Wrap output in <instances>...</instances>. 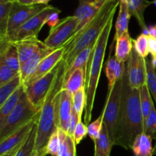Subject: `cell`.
Wrapping results in <instances>:
<instances>
[{
	"mask_svg": "<svg viewBox=\"0 0 156 156\" xmlns=\"http://www.w3.org/2000/svg\"><path fill=\"white\" fill-rule=\"evenodd\" d=\"M85 104H86V93H85V89L82 88L73 94V107L77 112L81 119L83 112L85 111Z\"/></svg>",
	"mask_w": 156,
	"mask_h": 156,
	"instance_id": "obj_33",
	"label": "cell"
},
{
	"mask_svg": "<svg viewBox=\"0 0 156 156\" xmlns=\"http://www.w3.org/2000/svg\"><path fill=\"white\" fill-rule=\"evenodd\" d=\"M132 16L129 12V4L125 2L120 1L119 4V13L117 15V21L115 24V35H114L113 43H115L118 37L123 35L128 30L130 17Z\"/></svg>",
	"mask_w": 156,
	"mask_h": 156,
	"instance_id": "obj_19",
	"label": "cell"
},
{
	"mask_svg": "<svg viewBox=\"0 0 156 156\" xmlns=\"http://www.w3.org/2000/svg\"><path fill=\"white\" fill-rule=\"evenodd\" d=\"M140 91L142 112H143V119L145 121L150 115L152 108L155 106V104H154V101L152 99L153 98H152L147 84H144L143 87H141Z\"/></svg>",
	"mask_w": 156,
	"mask_h": 156,
	"instance_id": "obj_27",
	"label": "cell"
},
{
	"mask_svg": "<svg viewBox=\"0 0 156 156\" xmlns=\"http://www.w3.org/2000/svg\"><path fill=\"white\" fill-rule=\"evenodd\" d=\"M82 119L79 118V115H78L77 112L76 111V110L74 109V107L73 106V111H72V116H71V119H70V124H69V131L67 135L70 137H72L73 139V136H74L75 129L76 128V125L79 123V122Z\"/></svg>",
	"mask_w": 156,
	"mask_h": 156,
	"instance_id": "obj_39",
	"label": "cell"
},
{
	"mask_svg": "<svg viewBox=\"0 0 156 156\" xmlns=\"http://www.w3.org/2000/svg\"><path fill=\"white\" fill-rule=\"evenodd\" d=\"M152 138L146 133L138 135L132 145L134 156H152L154 147L152 146Z\"/></svg>",
	"mask_w": 156,
	"mask_h": 156,
	"instance_id": "obj_20",
	"label": "cell"
},
{
	"mask_svg": "<svg viewBox=\"0 0 156 156\" xmlns=\"http://www.w3.org/2000/svg\"><path fill=\"white\" fill-rule=\"evenodd\" d=\"M105 2V0H79V6L74 14L78 20V25L72 39L97 15Z\"/></svg>",
	"mask_w": 156,
	"mask_h": 156,
	"instance_id": "obj_11",
	"label": "cell"
},
{
	"mask_svg": "<svg viewBox=\"0 0 156 156\" xmlns=\"http://www.w3.org/2000/svg\"><path fill=\"white\" fill-rule=\"evenodd\" d=\"M19 74V72L13 70L3 62H0V86L9 82Z\"/></svg>",
	"mask_w": 156,
	"mask_h": 156,
	"instance_id": "obj_37",
	"label": "cell"
},
{
	"mask_svg": "<svg viewBox=\"0 0 156 156\" xmlns=\"http://www.w3.org/2000/svg\"><path fill=\"white\" fill-rule=\"evenodd\" d=\"M77 25L78 20L75 15L62 18L59 24L50 28L44 44L53 50L66 46L73 37Z\"/></svg>",
	"mask_w": 156,
	"mask_h": 156,
	"instance_id": "obj_8",
	"label": "cell"
},
{
	"mask_svg": "<svg viewBox=\"0 0 156 156\" xmlns=\"http://www.w3.org/2000/svg\"><path fill=\"white\" fill-rule=\"evenodd\" d=\"M85 73L86 71L83 68L75 70L66 79H64L62 89L74 94L81 89L85 88Z\"/></svg>",
	"mask_w": 156,
	"mask_h": 156,
	"instance_id": "obj_21",
	"label": "cell"
},
{
	"mask_svg": "<svg viewBox=\"0 0 156 156\" xmlns=\"http://www.w3.org/2000/svg\"><path fill=\"white\" fill-rule=\"evenodd\" d=\"M23 142V143H24ZM22 144H21V145H18V146L15 147L14 148H12V150H10V151H9L8 152L5 153V154H0V156H16L17 153H18V151H19L20 148L21 147V145H23Z\"/></svg>",
	"mask_w": 156,
	"mask_h": 156,
	"instance_id": "obj_43",
	"label": "cell"
},
{
	"mask_svg": "<svg viewBox=\"0 0 156 156\" xmlns=\"http://www.w3.org/2000/svg\"><path fill=\"white\" fill-rule=\"evenodd\" d=\"M38 117H39V115L33 120L30 121L27 124L23 125L22 127L18 128V130L14 132L12 134L6 137L5 139L0 141V154H5L15 147L22 144L26 140V139L28 137L29 134L33 129L34 126L37 122Z\"/></svg>",
	"mask_w": 156,
	"mask_h": 156,
	"instance_id": "obj_14",
	"label": "cell"
},
{
	"mask_svg": "<svg viewBox=\"0 0 156 156\" xmlns=\"http://www.w3.org/2000/svg\"><path fill=\"white\" fill-rule=\"evenodd\" d=\"M152 4H153V2L148 0H132L129 4V12L131 15L135 17L137 20L142 28V32L143 33H145L148 29V26L146 25L144 18L145 11Z\"/></svg>",
	"mask_w": 156,
	"mask_h": 156,
	"instance_id": "obj_22",
	"label": "cell"
},
{
	"mask_svg": "<svg viewBox=\"0 0 156 156\" xmlns=\"http://www.w3.org/2000/svg\"><path fill=\"white\" fill-rule=\"evenodd\" d=\"M120 1L125 2H126V3H128V4H129V3H130V2L132 1V0H120Z\"/></svg>",
	"mask_w": 156,
	"mask_h": 156,
	"instance_id": "obj_50",
	"label": "cell"
},
{
	"mask_svg": "<svg viewBox=\"0 0 156 156\" xmlns=\"http://www.w3.org/2000/svg\"><path fill=\"white\" fill-rule=\"evenodd\" d=\"M144 34L147 35L148 36L153 37V38H156V24L149 26V27H148L147 31H146Z\"/></svg>",
	"mask_w": 156,
	"mask_h": 156,
	"instance_id": "obj_44",
	"label": "cell"
},
{
	"mask_svg": "<svg viewBox=\"0 0 156 156\" xmlns=\"http://www.w3.org/2000/svg\"><path fill=\"white\" fill-rule=\"evenodd\" d=\"M31 156H39V154H38V152L36 151V150H34Z\"/></svg>",
	"mask_w": 156,
	"mask_h": 156,
	"instance_id": "obj_49",
	"label": "cell"
},
{
	"mask_svg": "<svg viewBox=\"0 0 156 156\" xmlns=\"http://www.w3.org/2000/svg\"><path fill=\"white\" fill-rule=\"evenodd\" d=\"M21 85L22 80L19 73L13 80L0 86V105H2L9 96H12Z\"/></svg>",
	"mask_w": 156,
	"mask_h": 156,
	"instance_id": "obj_29",
	"label": "cell"
},
{
	"mask_svg": "<svg viewBox=\"0 0 156 156\" xmlns=\"http://www.w3.org/2000/svg\"><path fill=\"white\" fill-rule=\"evenodd\" d=\"M58 9V8L48 5L47 7L32 17L21 27L16 30L9 32L5 40L10 42H16L27 38L37 37L43 26L46 24L49 15L52 12L57 11Z\"/></svg>",
	"mask_w": 156,
	"mask_h": 156,
	"instance_id": "obj_7",
	"label": "cell"
},
{
	"mask_svg": "<svg viewBox=\"0 0 156 156\" xmlns=\"http://www.w3.org/2000/svg\"><path fill=\"white\" fill-rule=\"evenodd\" d=\"M87 135H88V125H85V122L80 120L76 125L74 136H73V139H74L76 145H79L83 140L84 138L86 137Z\"/></svg>",
	"mask_w": 156,
	"mask_h": 156,
	"instance_id": "obj_38",
	"label": "cell"
},
{
	"mask_svg": "<svg viewBox=\"0 0 156 156\" xmlns=\"http://www.w3.org/2000/svg\"><path fill=\"white\" fill-rule=\"evenodd\" d=\"M156 140V139H155ZM154 154H156V142H155V145L154 146Z\"/></svg>",
	"mask_w": 156,
	"mask_h": 156,
	"instance_id": "obj_51",
	"label": "cell"
},
{
	"mask_svg": "<svg viewBox=\"0 0 156 156\" xmlns=\"http://www.w3.org/2000/svg\"><path fill=\"white\" fill-rule=\"evenodd\" d=\"M94 44L88 46V47L83 49L82 51L79 52V54L75 58L73 62L71 63V64L68 67H66L65 79H66L75 70H76L78 68H83L86 71L87 65H88V61H89L90 54H91V50H92Z\"/></svg>",
	"mask_w": 156,
	"mask_h": 156,
	"instance_id": "obj_25",
	"label": "cell"
},
{
	"mask_svg": "<svg viewBox=\"0 0 156 156\" xmlns=\"http://www.w3.org/2000/svg\"><path fill=\"white\" fill-rule=\"evenodd\" d=\"M37 124L34 126L33 129L29 134L28 137L26 139L23 145L20 148L19 151L17 153L16 156H31L34 151L35 150V142H36L37 136Z\"/></svg>",
	"mask_w": 156,
	"mask_h": 156,
	"instance_id": "obj_30",
	"label": "cell"
},
{
	"mask_svg": "<svg viewBox=\"0 0 156 156\" xmlns=\"http://www.w3.org/2000/svg\"><path fill=\"white\" fill-rule=\"evenodd\" d=\"M151 58H152V64H153L154 67L156 69V55H154V56H151Z\"/></svg>",
	"mask_w": 156,
	"mask_h": 156,
	"instance_id": "obj_47",
	"label": "cell"
},
{
	"mask_svg": "<svg viewBox=\"0 0 156 156\" xmlns=\"http://www.w3.org/2000/svg\"><path fill=\"white\" fill-rule=\"evenodd\" d=\"M12 43L15 44L18 49L21 65L30 59L39 49L45 45L44 41H40L37 37L27 38Z\"/></svg>",
	"mask_w": 156,
	"mask_h": 156,
	"instance_id": "obj_15",
	"label": "cell"
},
{
	"mask_svg": "<svg viewBox=\"0 0 156 156\" xmlns=\"http://www.w3.org/2000/svg\"><path fill=\"white\" fill-rule=\"evenodd\" d=\"M50 1H51V0H34V4L48 5Z\"/></svg>",
	"mask_w": 156,
	"mask_h": 156,
	"instance_id": "obj_46",
	"label": "cell"
},
{
	"mask_svg": "<svg viewBox=\"0 0 156 156\" xmlns=\"http://www.w3.org/2000/svg\"><path fill=\"white\" fill-rule=\"evenodd\" d=\"M69 156H76V145L74 139L68 136Z\"/></svg>",
	"mask_w": 156,
	"mask_h": 156,
	"instance_id": "obj_41",
	"label": "cell"
},
{
	"mask_svg": "<svg viewBox=\"0 0 156 156\" xmlns=\"http://www.w3.org/2000/svg\"><path fill=\"white\" fill-rule=\"evenodd\" d=\"M144 133L156 139V109L152 108L149 117L144 121Z\"/></svg>",
	"mask_w": 156,
	"mask_h": 156,
	"instance_id": "obj_36",
	"label": "cell"
},
{
	"mask_svg": "<svg viewBox=\"0 0 156 156\" xmlns=\"http://www.w3.org/2000/svg\"><path fill=\"white\" fill-rule=\"evenodd\" d=\"M61 61L48 73L25 87V92L31 103L37 108H41L46 97L51 90L59 73Z\"/></svg>",
	"mask_w": 156,
	"mask_h": 156,
	"instance_id": "obj_9",
	"label": "cell"
},
{
	"mask_svg": "<svg viewBox=\"0 0 156 156\" xmlns=\"http://www.w3.org/2000/svg\"><path fill=\"white\" fill-rule=\"evenodd\" d=\"M148 41H149V54H151V56L156 55V38L148 36Z\"/></svg>",
	"mask_w": 156,
	"mask_h": 156,
	"instance_id": "obj_42",
	"label": "cell"
},
{
	"mask_svg": "<svg viewBox=\"0 0 156 156\" xmlns=\"http://www.w3.org/2000/svg\"><path fill=\"white\" fill-rule=\"evenodd\" d=\"M24 91H25V88L22 84L12 96H9L2 105H0V125L4 123L6 118L16 107L21 95Z\"/></svg>",
	"mask_w": 156,
	"mask_h": 156,
	"instance_id": "obj_24",
	"label": "cell"
},
{
	"mask_svg": "<svg viewBox=\"0 0 156 156\" xmlns=\"http://www.w3.org/2000/svg\"><path fill=\"white\" fill-rule=\"evenodd\" d=\"M114 43L111 45V52H110L109 58L107 61L106 64H105V73H106L107 78L108 80V94H109L112 91L114 85H115L117 80H116V70H117V58H116L115 55H112V49Z\"/></svg>",
	"mask_w": 156,
	"mask_h": 156,
	"instance_id": "obj_26",
	"label": "cell"
},
{
	"mask_svg": "<svg viewBox=\"0 0 156 156\" xmlns=\"http://www.w3.org/2000/svg\"><path fill=\"white\" fill-rule=\"evenodd\" d=\"M113 21L114 18L108 21V24L102 30L101 35H99L98 38L94 42L87 65L85 84L86 104H85V116H84V120L86 125H88L91 121L96 91L101 73L105 51L113 26Z\"/></svg>",
	"mask_w": 156,
	"mask_h": 156,
	"instance_id": "obj_3",
	"label": "cell"
},
{
	"mask_svg": "<svg viewBox=\"0 0 156 156\" xmlns=\"http://www.w3.org/2000/svg\"><path fill=\"white\" fill-rule=\"evenodd\" d=\"M61 12L60 9H58L57 11H55V12H52L50 15L48 16L47 19V22L46 24L47 25L50 26V28H53L54 26H56V24H58L60 21L61 19H59V14Z\"/></svg>",
	"mask_w": 156,
	"mask_h": 156,
	"instance_id": "obj_40",
	"label": "cell"
},
{
	"mask_svg": "<svg viewBox=\"0 0 156 156\" xmlns=\"http://www.w3.org/2000/svg\"><path fill=\"white\" fill-rule=\"evenodd\" d=\"M53 50H54L50 48V47H48L45 44L44 47L39 49L30 59H28L26 62L21 64L19 73L20 76H21V80H22V84L36 70L38 65L40 64V63L41 62V61L45 57L50 54V53H52Z\"/></svg>",
	"mask_w": 156,
	"mask_h": 156,
	"instance_id": "obj_17",
	"label": "cell"
},
{
	"mask_svg": "<svg viewBox=\"0 0 156 156\" xmlns=\"http://www.w3.org/2000/svg\"><path fill=\"white\" fill-rule=\"evenodd\" d=\"M119 4L120 0H105L97 15L66 45V50L62 58L66 67L71 64L79 52L95 42L105 25L114 17Z\"/></svg>",
	"mask_w": 156,
	"mask_h": 156,
	"instance_id": "obj_2",
	"label": "cell"
},
{
	"mask_svg": "<svg viewBox=\"0 0 156 156\" xmlns=\"http://www.w3.org/2000/svg\"><path fill=\"white\" fill-rule=\"evenodd\" d=\"M40 110L41 108H37L31 103L24 91L16 107L6 118L4 123L0 125V141L35 119L39 115Z\"/></svg>",
	"mask_w": 156,
	"mask_h": 156,
	"instance_id": "obj_5",
	"label": "cell"
},
{
	"mask_svg": "<svg viewBox=\"0 0 156 156\" xmlns=\"http://www.w3.org/2000/svg\"><path fill=\"white\" fill-rule=\"evenodd\" d=\"M104 123V113H101L100 116L93 122H90L88 125V135L93 140V142L98 139L101 132Z\"/></svg>",
	"mask_w": 156,
	"mask_h": 156,
	"instance_id": "obj_35",
	"label": "cell"
},
{
	"mask_svg": "<svg viewBox=\"0 0 156 156\" xmlns=\"http://www.w3.org/2000/svg\"><path fill=\"white\" fill-rule=\"evenodd\" d=\"M13 2L0 3V41L7 38L9 15Z\"/></svg>",
	"mask_w": 156,
	"mask_h": 156,
	"instance_id": "obj_28",
	"label": "cell"
},
{
	"mask_svg": "<svg viewBox=\"0 0 156 156\" xmlns=\"http://www.w3.org/2000/svg\"><path fill=\"white\" fill-rule=\"evenodd\" d=\"M15 0H0V3H8V2H15Z\"/></svg>",
	"mask_w": 156,
	"mask_h": 156,
	"instance_id": "obj_48",
	"label": "cell"
},
{
	"mask_svg": "<svg viewBox=\"0 0 156 156\" xmlns=\"http://www.w3.org/2000/svg\"><path fill=\"white\" fill-rule=\"evenodd\" d=\"M94 156H110L114 144L110 139L106 125L103 123L98 139L94 142Z\"/></svg>",
	"mask_w": 156,
	"mask_h": 156,
	"instance_id": "obj_23",
	"label": "cell"
},
{
	"mask_svg": "<svg viewBox=\"0 0 156 156\" xmlns=\"http://www.w3.org/2000/svg\"><path fill=\"white\" fill-rule=\"evenodd\" d=\"M114 47V55L117 60L121 62H127L133 49V40L131 38L129 31L125 32L117 38Z\"/></svg>",
	"mask_w": 156,
	"mask_h": 156,
	"instance_id": "obj_18",
	"label": "cell"
},
{
	"mask_svg": "<svg viewBox=\"0 0 156 156\" xmlns=\"http://www.w3.org/2000/svg\"><path fill=\"white\" fill-rule=\"evenodd\" d=\"M0 62H3L16 71H20L21 63L19 55L14 43L7 40L0 41Z\"/></svg>",
	"mask_w": 156,
	"mask_h": 156,
	"instance_id": "obj_16",
	"label": "cell"
},
{
	"mask_svg": "<svg viewBox=\"0 0 156 156\" xmlns=\"http://www.w3.org/2000/svg\"><path fill=\"white\" fill-rule=\"evenodd\" d=\"M66 63L63 59L61 61V66L57 77L44 100L40 110L39 117L37 123V136L35 150L39 156H45L44 150L47 142L56 127V108L59 93L62 90L65 79Z\"/></svg>",
	"mask_w": 156,
	"mask_h": 156,
	"instance_id": "obj_4",
	"label": "cell"
},
{
	"mask_svg": "<svg viewBox=\"0 0 156 156\" xmlns=\"http://www.w3.org/2000/svg\"><path fill=\"white\" fill-rule=\"evenodd\" d=\"M59 149V136L58 128L54 130L52 135L50 136L47 145H46L45 150H44V154L47 155L50 154L51 156H58Z\"/></svg>",
	"mask_w": 156,
	"mask_h": 156,
	"instance_id": "obj_34",
	"label": "cell"
},
{
	"mask_svg": "<svg viewBox=\"0 0 156 156\" xmlns=\"http://www.w3.org/2000/svg\"><path fill=\"white\" fill-rule=\"evenodd\" d=\"M47 6L48 5L41 4L27 6V5L19 4L18 2H13L9 15L8 34L21 27Z\"/></svg>",
	"mask_w": 156,
	"mask_h": 156,
	"instance_id": "obj_10",
	"label": "cell"
},
{
	"mask_svg": "<svg viewBox=\"0 0 156 156\" xmlns=\"http://www.w3.org/2000/svg\"><path fill=\"white\" fill-rule=\"evenodd\" d=\"M73 94L62 89L59 93L56 108V127L68 133L73 111Z\"/></svg>",
	"mask_w": 156,
	"mask_h": 156,
	"instance_id": "obj_12",
	"label": "cell"
},
{
	"mask_svg": "<svg viewBox=\"0 0 156 156\" xmlns=\"http://www.w3.org/2000/svg\"><path fill=\"white\" fill-rule=\"evenodd\" d=\"M66 50V47L63 46V47L56 49L52 53L45 57L40 63L36 70L24 81V83L23 84L24 87L30 85V84L36 81L39 78L44 76V75L48 73L50 70H53L62 60L64 55H65Z\"/></svg>",
	"mask_w": 156,
	"mask_h": 156,
	"instance_id": "obj_13",
	"label": "cell"
},
{
	"mask_svg": "<svg viewBox=\"0 0 156 156\" xmlns=\"http://www.w3.org/2000/svg\"><path fill=\"white\" fill-rule=\"evenodd\" d=\"M122 76L116 82L112 91L107 94L106 101L103 109L104 123L108 128L110 139L114 145L117 136V125L120 116L122 93Z\"/></svg>",
	"mask_w": 156,
	"mask_h": 156,
	"instance_id": "obj_6",
	"label": "cell"
},
{
	"mask_svg": "<svg viewBox=\"0 0 156 156\" xmlns=\"http://www.w3.org/2000/svg\"><path fill=\"white\" fill-rule=\"evenodd\" d=\"M133 47L140 57L147 58L149 54L148 35L142 32L135 40H133Z\"/></svg>",
	"mask_w": 156,
	"mask_h": 156,
	"instance_id": "obj_32",
	"label": "cell"
},
{
	"mask_svg": "<svg viewBox=\"0 0 156 156\" xmlns=\"http://www.w3.org/2000/svg\"><path fill=\"white\" fill-rule=\"evenodd\" d=\"M144 132V119L140 102V89L130 87L127 67L122 78L120 116L114 145L131 149L138 135Z\"/></svg>",
	"mask_w": 156,
	"mask_h": 156,
	"instance_id": "obj_1",
	"label": "cell"
},
{
	"mask_svg": "<svg viewBox=\"0 0 156 156\" xmlns=\"http://www.w3.org/2000/svg\"><path fill=\"white\" fill-rule=\"evenodd\" d=\"M146 67H147V85L151 92L154 102L156 104V69L152 62V58H146Z\"/></svg>",
	"mask_w": 156,
	"mask_h": 156,
	"instance_id": "obj_31",
	"label": "cell"
},
{
	"mask_svg": "<svg viewBox=\"0 0 156 156\" xmlns=\"http://www.w3.org/2000/svg\"><path fill=\"white\" fill-rule=\"evenodd\" d=\"M15 2H18L21 5H27V6H30V5L34 4V0H15Z\"/></svg>",
	"mask_w": 156,
	"mask_h": 156,
	"instance_id": "obj_45",
	"label": "cell"
}]
</instances>
